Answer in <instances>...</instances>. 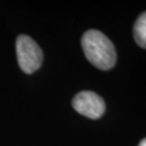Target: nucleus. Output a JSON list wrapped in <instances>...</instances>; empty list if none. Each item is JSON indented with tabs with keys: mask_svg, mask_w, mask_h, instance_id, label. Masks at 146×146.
<instances>
[{
	"mask_svg": "<svg viewBox=\"0 0 146 146\" xmlns=\"http://www.w3.org/2000/svg\"><path fill=\"white\" fill-rule=\"evenodd\" d=\"M81 46L89 62L102 70L114 67L117 58L115 47L103 33L89 29L81 38Z\"/></svg>",
	"mask_w": 146,
	"mask_h": 146,
	"instance_id": "obj_1",
	"label": "nucleus"
},
{
	"mask_svg": "<svg viewBox=\"0 0 146 146\" xmlns=\"http://www.w3.org/2000/svg\"><path fill=\"white\" fill-rule=\"evenodd\" d=\"M16 55L21 69L25 74H33L39 69L43 61L41 48L27 35H20L16 39Z\"/></svg>",
	"mask_w": 146,
	"mask_h": 146,
	"instance_id": "obj_2",
	"label": "nucleus"
},
{
	"mask_svg": "<svg viewBox=\"0 0 146 146\" xmlns=\"http://www.w3.org/2000/svg\"><path fill=\"white\" fill-rule=\"evenodd\" d=\"M74 110L90 119H98L105 111V102L99 94L92 91H81L72 101Z\"/></svg>",
	"mask_w": 146,
	"mask_h": 146,
	"instance_id": "obj_3",
	"label": "nucleus"
},
{
	"mask_svg": "<svg viewBox=\"0 0 146 146\" xmlns=\"http://www.w3.org/2000/svg\"><path fill=\"white\" fill-rule=\"evenodd\" d=\"M133 36L136 43L141 48L146 49V11L140 14L134 23Z\"/></svg>",
	"mask_w": 146,
	"mask_h": 146,
	"instance_id": "obj_4",
	"label": "nucleus"
},
{
	"mask_svg": "<svg viewBox=\"0 0 146 146\" xmlns=\"http://www.w3.org/2000/svg\"><path fill=\"white\" fill-rule=\"evenodd\" d=\"M139 146H146V139H144V140H142V141L140 142V144H139Z\"/></svg>",
	"mask_w": 146,
	"mask_h": 146,
	"instance_id": "obj_5",
	"label": "nucleus"
}]
</instances>
